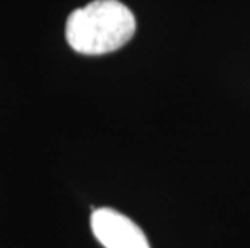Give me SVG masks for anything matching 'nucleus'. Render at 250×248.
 I'll use <instances>...</instances> for the list:
<instances>
[{
	"instance_id": "1",
	"label": "nucleus",
	"mask_w": 250,
	"mask_h": 248,
	"mask_svg": "<svg viewBox=\"0 0 250 248\" xmlns=\"http://www.w3.org/2000/svg\"><path fill=\"white\" fill-rule=\"evenodd\" d=\"M136 33V18L118 0H94L66 19L70 47L83 55H104L121 49Z\"/></svg>"
},
{
	"instance_id": "2",
	"label": "nucleus",
	"mask_w": 250,
	"mask_h": 248,
	"mask_svg": "<svg viewBox=\"0 0 250 248\" xmlns=\"http://www.w3.org/2000/svg\"><path fill=\"white\" fill-rule=\"evenodd\" d=\"M90 229L105 248H150L144 230L113 208H97L90 214Z\"/></svg>"
}]
</instances>
